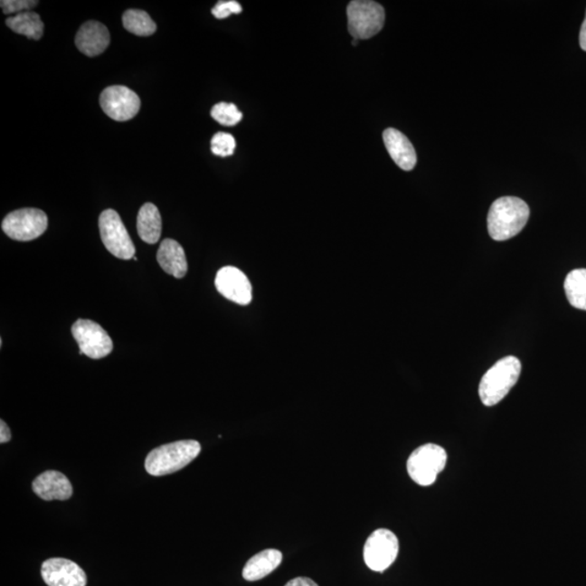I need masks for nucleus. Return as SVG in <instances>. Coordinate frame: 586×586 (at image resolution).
Wrapping results in <instances>:
<instances>
[{
	"mask_svg": "<svg viewBox=\"0 0 586 586\" xmlns=\"http://www.w3.org/2000/svg\"><path fill=\"white\" fill-rule=\"evenodd\" d=\"M357 43H358V40H355V38H353L352 45H353V46H356V45H357Z\"/></svg>",
	"mask_w": 586,
	"mask_h": 586,
	"instance_id": "nucleus-29",
	"label": "nucleus"
},
{
	"mask_svg": "<svg viewBox=\"0 0 586 586\" xmlns=\"http://www.w3.org/2000/svg\"><path fill=\"white\" fill-rule=\"evenodd\" d=\"M521 363L517 357L506 356L488 369L479 384V395L486 406L499 403L517 383Z\"/></svg>",
	"mask_w": 586,
	"mask_h": 586,
	"instance_id": "nucleus-3",
	"label": "nucleus"
},
{
	"mask_svg": "<svg viewBox=\"0 0 586 586\" xmlns=\"http://www.w3.org/2000/svg\"><path fill=\"white\" fill-rule=\"evenodd\" d=\"M75 45L87 57L99 56L110 45V33L100 22H86L76 34Z\"/></svg>",
	"mask_w": 586,
	"mask_h": 586,
	"instance_id": "nucleus-14",
	"label": "nucleus"
},
{
	"mask_svg": "<svg viewBox=\"0 0 586 586\" xmlns=\"http://www.w3.org/2000/svg\"><path fill=\"white\" fill-rule=\"evenodd\" d=\"M236 149V140L228 133H216L211 140V150L215 156H230Z\"/></svg>",
	"mask_w": 586,
	"mask_h": 586,
	"instance_id": "nucleus-23",
	"label": "nucleus"
},
{
	"mask_svg": "<svg viewBox=\"0 0 586 586\" xmlns=\"http://www.w3.org/2000/svg\"><path fill=\"white\" fill-rule=\"evenodd\" d=\"M100 106L109 118L118 122L129 121L139 112L140 98L127 86L107 87L100 95Z\"/></svg>",
	"mask_w": 586,
	"mask_h": 586,
	"instance_id": "nucleus-10",
	"label": "nucleus"
},
{
	"mask_svg": "<svg viewBox=\"0 0 586 586\" xmlns=\"http://www.w3.org/2000/svg\"><path fill=\"white\" fill-rule=\"evenodd\" d=\"M285 586H318L313 580L308 578H296L290 580Z\"/></svg>",
	"mask_w": 586,
	"mask_h": 586,
	"instance_id": "nucleus-27",
	"label": "nucleus"
},
{
	"mask_svg": "<svg viewBox=\"0 0 586 586\" xmlns=\"http://www.w3.org/2000/svg\"><path fill=\"white\" fill-rule=\"evenodd\" d=\"M242 7L241 5L235 0H230V2H219L215 5V7L212 9V14L215 16L216 19H226L231 14H241Z\"/></svg>",
	"mask_w": 586,
	"mask_h": 586,
	"instance_id": "nucleus-25",
	"label": "nucleus"
},
{
	"mask_svg": "<svg viewBox=\"0 0 586 586\" xmlns=\"http://www.w3.org/2000/svg\"><path fill=\"white\" fill-rule=\"evenodd\" d=\"M282 562V553L279 550L269 548L260 552L257 555L250 558L242 570V577L244 580L254 582L266 577L274 572L276 568L279 567Z\"/></svg>",
	"mask_w": 586,
	"mask_h": 586,
	"instance_id": "nucleus-17",
	"label": "nucleus"
},
{
	"mask_svg": "<svg viewBox=\"0 0 586 586\" xmlns=\"http://www.w3.org/2000/svg\"><path fill=\"white\" fill-rule=\"evenodd\" d=\"M11 440L10 429L4 421H0V443H7Z\"/></svg>",
	"mask_w": 586,
	"mask_h": 586,
	"instance_id": "nucleus-26",
	"label": "nucleus"
},
{
	"mask_svg": "<svg viewBox=\"0 0 586 586\" xmlns=\"http://www.w3.org/2000/svg\"><path fill=\"white\" fill-rule=\"evenodd\" d=\"M530 217L529 205L517 197L494 201L487 215L488 233L494 241H505L517 236Z\"/></svg>",
	"mask_w": 586,
	"mask_h": 586,
	"instance_id": "nucleus-1",
	"label": "nucleus"
},
{
	"mask_svg": "<svg viewBox=\"0 0 586 586\" xmlns=\"http://www.w3.org/2000/svg\"><path fill=\"white\" fill-rule=\"evenodd\" d=\"M5 24L16 34L26 36L30 40H41L43 34V24L41 16L33 11L10 16L5 20Z\"/></svg>",
	"mask_w": 586,
	"mask_h": 586,
	"instance_id": "nucleus-19",
	"label": "nucleus"
},
{
	"mask_svg": "<svg viewBox=\"0 0 586 586\" xmlns=\"http://www.w3.org/2000/svg\"><path fill=\"white\" fill-rule=\"evenodd\" d=\"M99 230L103 244L114 257L121 260L134 259L136 249L121 217L117 211L109 209L99 216Z\"/></svg>",
	"mask_w": 586,
	"mask_h": 586,
	"instance_id": "nucleus-7",
	"label": "nucleus"
},
{
	"mask_svg": "<svg viewBox=\"0 0 586 586\" xmlns=\"http://www.w3.org/2000/svg\"><path fill=\"white\" fill-rule=\"evenodd\" d=\"M200 450L201 445L194 440H183L161 445L146 456L145 468L154 477L171 475L197 458Z\"/></svg>",
	"mask_w": 586,
	"mask_h": 586,
	"instance_id": "nucleus-2",
	"label": "nucleus"
},
{
	"mask_svg": "<svg viewBox=\"0 0 586 586\" xmlns=\"http://www.w3.org/2000/svg\"><path fill=\"white\" fill-rule=\"evenodd\" d=\"M33 492L43 501H67L73 494L70 480L61 472L48 470L32 483Z\"/></svg>",
	"mask_w": 586,
	"mask_h": 586,
	"instance_id": "nucleus-13",
	"label": "nucleus"
},
{
	"mask_svg": "<svg viewBox=\"0 0 586 586\" xmlns=\"http://www.w3.org/2000/svg\"><path fill=\"white\" fill-rule=\"evenodd\" d=\"M47 227L45 212L33 208L11 212L2 224L5 235L16 241H34L46 232Z\"/></svg>",
	"mask_w": 586,
	"mask_h": 586,
	"instance_id": "nucleus-6",
	"label": "nucleus"
},
{
	"mask_svg": "<svg viewBox=\"0 0 586 586\" xmlns=\"http://www.w3.org/2000/svg\"><path fill=\"white\" fill-rule=\"evenodd\" d=\"M211 116L224 127H235L242 119V113L233 103L219 102L212 108Z\"/></svg>",
	"mask_w": 586,
	"mask_h": 586,
	"instance_id": "nucleus-22",
	"label": "nucleus"
},
{
	"mask_svg": "<svg viewBox=\"0 0 586 586\" xmlns=\"http://www.w3.org/2000/svg\"><path fill=\"white\" fill-rule=\"evenodd\" d=\"M347 29L355 40H368L383 30L384 8L376 2L354 0L346 8Z\"/></svg>",
	"mask_w": 586,
	"mask_h": 586,
	"instance_id": "nucleus-4",
	"label": "nucleus"
},
{
	"mask_svg": "<svg viewBox=\"0 0 586 586\" xmlns=\"http://www.w3.org/2000/svg\"><path fill=\"white\" fill-rule=\"evenodd\" d=\"M137 232L141 241L146 243L155 244L160 241L162 219L155 204L145 203L141 206L137 216Z\"/></svg>",
	"mask_w": 586,
	"mask_h": 586,
	"instance_id": "nucleus-18",
	"label": "nucleus"
},
{
	"mask_svg": "<svg viewBox=\"0 0 586 586\" xmlns=\"http://www.w3.org/2000/svg\"><path fill=\"white\" fill-rule=\"evenodd\" d=\"M72 334L80 346V354L99 360L110 354L113 342L99 324L90 319H79L72 326Z\"/></svg>",
	"mask_w": 586,
	"mask_h": 586,
	"instance_id": "nucleus-9",
	"label": "nucleus"
},
{
	"mask_svg": "<svg viewBox=\"0 0 586 586\" xmlns=\"http://www.w3.org/2000/svg\"><path fill=\"white\" fill-rule=\"evenodd\" d=\"M42 578L48 586H86L87 577L78 563L65 558L48 559L42 566Z\"/></svg>",
	"mask_w": 586,
	"mask_h": 586,
	"instance_id": "nucleus-12",
	"label": "nucleus"
},
{
	"mask_svg": "<svg viewBox=\"0 0 586 586\" xmlns=\"http://www.w3.org/2000/svg\"><path fill=\"white\" fill-rule=\"evenodd\" d=\"M399 540L392 531L378 529L369 535L364 546V561L373 572H383L398 557Z\"/></svg>",
	"mask_w": 586,
	"mask_h": 586,
	"instance_id": "nucleus-8",
	"label": "nucleus"
},
{
	"mask_svg": "<svg viewBox=\"0 0 586 586\" xmlns=\"http://www.w3.org/2000/svg\"><path fill=\"white\" fill-rule=\"evenodd\" d=\"M215 287L221 295L239 306H248L252 300V286L243 271L225 266L217 271Z\"/></svg>",
	"mask_w": 586,
	"mask_h": 586,
	"instance_id": "nucleus-11",
	"label": "nucleus"
},
{
	"mask_svg": "<svg viewBox=\"0 0 586 586\" xmlns=\"http://www.w3.org/2000/svg\"><path fill=\"white\" fill-rule=\"evenodd\" d=\"M385 148L395 165L404 171H411L416 166L417 156L409 138L400 130L387 128L383 132Z\"/></svg>",
	"mask_w": 586,
	"mask_h": 586,
	"instance_id": "nucleus-15",
	"label": "nucleus"
},
{
	"mask_svg": "<svg viewBox=\"0 0 586 586\" xmlns=\"http://www.w3.org/2000/svg\"><path fill=\"white\" fill-rule=\"evenodd\" d=\"M580 46L586 52V14L582 26L580 31Z\"/></svg>",
	"mask_w": 586,
	"mask_h": 586,
	"instance_id": "nucleus-28",
	"label": "nucleus"
},
{
	"mask_svg": "<svg viewBox=\"0 0 586 586\" xmlns=\"http://www.w3.org/2000/svg\"><path fill=\"white\" fill-rule=\"evenodd\" d=\"M448 455L440 445L428 443L418 448L407 460V471L417 485H433L447 465Z\"/></svg>",
	"mask_w": 586,
	"mask_h": 586,
	"instance_id": "nucleus-5",
	"label": "nucleus"
},
{
	"mask_svg": "<svg viewBox=\"0 0 586 586\" xmlns=\"http://www.w3.org/2000/svg\"><path fill=\"white\" fill-rule=\"evenodd\" d=\"M37 5L38 2H35V0H3L0 3V7H2L5 14H19L26 13V11H31Z\"/></svg>",
	"mask_w": 586,
	"mask_h": 586,
	"instance_id": "nucleus-24",
	"label": "nucleus"
},
{
	"mask_svg": "<svg viewBox=\"0 0 586 586\" xmlns=\"http://www.w3.org/2000/svg\"><path fill=\"white\" fill-rule=\"evenodd\" d=\"M157 263L165 273L181 279L188 271L186 254L177 241L165 239L156 253Z\"/></svg>",
	"mask_w": 586,
	"mask_h": 586,
	"instance_id": "nucleus-16",
	"label": "nucleus"
},
{
	"mask_svg": "<svg viewBox=\"0 0 586 586\" xmlns=\"http://www.w3.org/2000/svg\"><path fill=\"white\" fill-rule=\"evenodd\" d=\"M563 287L569 303L575 308L586 311V269L570 271Z\"/></svg>",
	"mask_w": 586,
	"mask_h": 586,
	"instance_id": "nucleus-20",
	"label": "nucleus"
},
{
	"mask_svg": "<svg viewBox=\"0 0 586 586\" xmlns=\"http://www.w3.org/2000/svg\"><path fill=\"white\" fill-rule=\"evenodd\" d=\"M122 20L125 30L137 36H150L156 31L154 20L143 10L129 9L125 11Z\"/></svg>",
	"mask_w": 586,
	"mask_h": 586,
	"instance_id": "nucleus-21",
	"label": "nucleus"
}]
</instances>
